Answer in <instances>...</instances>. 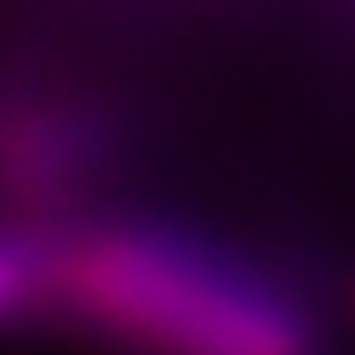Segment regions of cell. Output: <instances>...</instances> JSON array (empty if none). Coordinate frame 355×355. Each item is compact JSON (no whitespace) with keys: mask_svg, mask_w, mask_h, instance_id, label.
<instances>
[{"mask_svg":"<svg viewBox=\"0 0 355 355\" xmlns=\"http://www.w3.org/2000/svg\"><path fill=\"white\" fill-rule=\"evenodd\" d=\"M52 327V224L0 218V338Z\"/></svg>","mask_w":355,"mask_h":355,"instance_id":"obj_3","label":"cell"},{"mask_svg":"<svg viewBox=\"0 0 355 355\" xmlns=\"http://www.w3.org/2000/svg\"><path fill=\"white\" fill-rule=\"evenodd\" d=\"M115 121L40 75H0V218L63 224L115 161Z\"/></svg>","mask_w":355,"mask_h":355,"instance_id":"obj_2","label":"cell"},{"mask_svg":"<svg viewBox=\"0 0 355 355\" xmlns=\"http://www.w3.org/2000/svg\"><path fill=\"white\" fill-rule=\"evenodd\" d=\"M52 327L115 355H327L298 286L218 235L144 212L52 224Z\"/></svg>","mask_w":355,"mask_h":355,"instance_id":"obj_1","label":"cell"}]
</instances>
